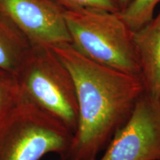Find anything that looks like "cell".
Wrapping results in <instances>:
<instances>
[{
    "label": "cell",
    "instance_id": "1",
    "mask_svg": "<svg viewBox=\"0 0 160 160\" xmlns=\"http://www.w3.org/2000/svg\"><path fill=\"white\" fill-rule=\"evenodd\" d=\"M51 48L71 73L77 91L78 125L65 160H97L131 117L145 92L142 81L91 61L71 43Z\"/></svg>",
    "mask_w": 160,
    "mask_h": 160
},
{
    "label": "cell",
    "instance_id": "2",
    "mask_svg": "<svg viewBox=\"0 0 160 160\" xmlns=\"http://www.w3.org/2000/svg\"><path fill=\"white\" fill-rule=\"evenodd\" d=\"M72 45L91 61L133 75L140 74L134 31L117 13L97 8L65 10Z\"/></svg>",
    "mask_w": 160,
    "mask_h": 160
},
{
    "label": "cell",
    "instance_id": "3",
    "mask_svg": "<svg viewBox=\"0 0 160 160\" xmlns=\"http://www.w3.org/2000/svg\"><path fill=\"white\" fill-rule=\"evenodd\" d=\"M73 133L22 95L0 118V160H40L57 153L65 160Z\"/></svg>",
    "mask_w": 160,
    "mask_h": 160
},
{
    "label": "cell",
    "instance_id": "4",
    "mask_svg": "<svg viewBox=\"0 0 160 160\" xmlns=\"http://www.w3.org/2000/svg\"><path fill=\"white\" fill-rule=\"evenodd\" d=\"M16 75L23 97L74 134L79 119L74 81L51 48L32 46Z\"/></svg>",
    "mask_w": 160,
    "mask_h": 160
},
{
    "label": "cell",
    "instance_id": "5",
    "mask_svg": "<svg viewBox=\"0 0 160 160\" xmlns=\"http://www.w3.org/2000/svg\"><path fill=\"white\" fill-rule=\"evenodd\" d=\"M99 160H160V102L144 92Z\"/></svg>",
    "mask_w": 160,
    "mask_h": 160
},
{
    "label": "cell",
    "instance_id": "6",
    "mask_svg": "<svg viewBox=\"0 0 160 160\" xmlns=\"http://www.w3.org/2000/svg\"><path fill=\"white\" fill-rule=\"evenodd\" d=\"M0 11L33 45L71 43L65 9L54 0H0Z\"/></svg>",
    "mask_w": 160,
    "mask_h": 160
},
{
    "label": "cell",
    "instance_id": "7",
    "mask_svg": "<svg viewBox=\"0 0 160 160\" xmlns=\"http://www.w3.org/2000/svg\"><path fill=\"white\" fill-rule=\"evenodd\" d=\"M145 92L160 102V10L148 23L134 32Z\"/></svg>",
    "mask_w": 160,
    "mask_h": 160
},
{
    "label": "cell",
    "instance_id": "8",
    "mask_svg": "<svg viewBox=\"0 0 160 160\" xmlns=\"http://www.w3.org/2000/svg\"><path fill=\"white\" fill-rule=\"evenodd\" d=\"M33 45L0 11V68L17 74Z\"/></svg>",
    "mask_w": 160,
    "mask_h": 160
},
{
    "label": "cell",
    "instance_id": "9",
    "mask_svg": "<svg viewBox=\"0 0 160 160\" xmlns=\"http://www.w3.org/2000/svg\"><path fill=\"white\" fill-rule=\"evenodd\" d=\"M159 3L160 0H133L126 8L117 13L135 32L154 17V10Z\"/></svg>",
    "mask_w": 160,
    "mask_h": 160
},
{
    "label": "cell",
    "instance_id": "10",
    "mask_svg": "<svg viewBox=\"0 0 160 160\" xmlns=\"http://www.w3.org/2000/svg\"><path fill=\"white\" fill-rule=\"evenodd\" d=\"M22 95L17 75L0 68V118L21 99Z\"/></svg>",
    "mask_w": 160,
    "mask_h": 160
},
{
    "label": "cell",
    "instance_id": "11",
    "mask_svg": "<svg viewBox=\"0 0 160 160\" xmlns=\"http://www.w3.org/2000/svg\"><path fill=\"white\" fill-rule=\"evenodd\" d=\"M65 10L97 8L118 13L121 11L117 0H54Z\"/></svg>",
    "mask_w": 160,
    "mask_h": 160
},
{
    "label": "cell",
    "instance_id": "12",
    "mask_svg": "<svg viewBox=\"0 0 160 160\" xmlns=\"http://www.w3.org/2000/svg\"><path fill=\"white\" fill-rule=\"evenodd\" d=\"M117 1L118 3H119L120 9H121V11H122V10L126 8L133 0H117Z\"/></svg>",
    "mask_w": 160,
    "mask_h": 160
}]
</instances>
